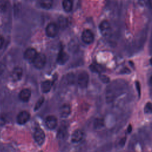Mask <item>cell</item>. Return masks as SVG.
Wrapping results in <instances>:
<instances>
[{
    "label": "cell",
    "mask_w": 152,
    "mask_h": 152,
    "mask_svg": "<svg viewBox=\"0 0 152 152\" xmlns=\"http://www.w3.org/2000/svg\"><path fill=\"white\" fill-rule=\"evenodd\" d=\"M126 84L124 80L113 81L107 88L105 93V99L107 103L113 102L116 98L124 93L126 89Z\"/></svg>",
    "instance_id": "cell-1"
},
{
    "label": "cell",
    "mask_w": 152,
    "mask_h": 152,
    "mask_svg": "<svg viewBox=\"0 0 152 152\" xmlns=\"http://www.w3.org/2000/svg\"><path fill=\"white\" fill-rule=\"evenodd\" d=\"M46 56L43 53H39L36 55L34 61H33L34 66L37 69H41L43 68L46 64Z\"/></svg>",
    "instance_id": "cell-2"
},
{
    "label": "cell",
    "mask_w": 152,
    "mask_h": 152,
    "mask_svg": "<svg viewBox=\"0 0 152 152\" xmlns=\"http://www.w3.org/2000/svg\"><path fill=\"white\" fill-rule=\"evenodd\" d=\"M89 80V77L86 72H81L78 77V84L81 88L87 87Z\"/></svg>",
    "instance_id": "cell-3"
},
{
    "label": "cell",
    "mask_w": 152,
    "mask_h": 152,
    "mask_svg": "<svg viewBox=\"0 0 152 152\" xmlns=\"http://www.w3.org/2000/svg\"><path fill=\"white\" fill-rule=\"evenodd\" d=\"M99 29L102 34L107 37L109 36L111 33V27L109 23L107 21H103L99 25Z\"/></svg>",
    "instance_id": "cell-4"
},
{
    "label": "cell",
    "mask_w": 152,
    "mask_h": 152,
    "mask_svg": "<svg viewBox=\"0 0 152 152\" xmlns=\"http://www.w3.org/2000/svg\"><path fill=\"white\" fill-rule=\"evenodd\" d=\"M82 40L87 44H90L94 41V36L93 32L88 29L84 30L81 35Z\"/></svg>",
    "instance_id": "cell-5"
},
{
    "label": "cell",
    "mask_w": 152,
    "mask_h": 152,
    "mask_svg": "<svg viewBox=\"0 0 152 152\" xmlns=\"http://www.w3.org/2000/svg\"><path fill=\"white\" fill-rule=\"evenodd\" d=\"M58 31V26L54 23H49L46 28V33L50 37H55Z\"/></svg>",
    "instance_id": "cell-6"
},
{
    "label": "cell",
    "mask_w": 152,
    "mask_h": 152,
    "mask_svg": "<svg viewBox=\"0 0 152 152\" xmlns=\"http://www.w3.org/2000/svg\"><path fill=\"white\" fill-rule=\"evenodd\" d=\"M37 55V53L36 49H34V48H29L26 50L24 54V57L25 59H26L28 62H33Z\"/></svg>",
    "instance_id": "cell-7"
},
{
    "label": "cell",
    "mask_w": 152,
    "mask_h": 152,
    "mask_svg": "<svg viewBox=\"0 0 152 152\" xmlns=\"http://www.w3.org/2000/svg\"><path fill=\"white\" fill-rule=\"evenodd\" d=\"M45 135L43 131L40 128H37L34 133V138L38 144L41 145L45 141Z\"/></svg>",
    "instance_id": "cell-8"
},
{
    "label": "cell",
    "mask_w": 152,
    "mask_h": 152,
    "mask_svg": "<svg viewBox=\"0 0 152 152\" xmlns=\"http://www.w3.org/2000/svg\"><path fill=\"white\" fill-rule=\"evenodd\" d=\"M30 118V114L28 112L26 111H21L20 112L17 117V122L18 124L20 125H23L26 124Z\"/></svg>",
    "instance_id": "cell-9"
},
{
    "label": "cell",
    "mask_w": 152,
    "mask_h": 152,
    "mask_svg": "<svg viewBox=\"0 0 152 152\" xmlns=\"http://www.w3.org/2000/svg\"><path fill=\"white\" fill-rule=\"evenodd\" d=\"M46 125L47 127L50 129H54L57 125V119L56 117L52 115L48 116L45 120Z\"/></svg>",
    "instance_id": "cell-10"
},
{
    "label": "cell",
    "mask_w": 152,
    "mask_h": 152,
    "mask_svg": "<svg viewBox=\"0 0 152 152\" xmlns=\"http://www.w3.org/2000/svg\"><path fill=\"white\" fill-rule=\"evenodd\" d=\"M22 75H23L22 69L19 66H17L14 68V69L12 70V74H11V77L14 81H16L21 79Z\"/></svg>",
    "instance_id": "cell-11"
},
{
    "label": "cell",
    "mask_w": 152,
    "mask_h": 152,
    "mask_svg": "<svg viewBox=\"0 0 152 152\" xmlns=\"http://www.w3.org/2000/svg\"><path fill=\"white\" fill-rule=\"evenodd\" d=\"M83 136L84 132L81 129H77L72 134L71 141L73 142H78L83 139Z\"/></svg>",
    "instance_id": "cell-12"
},
{
    "label": "cell",
    "mask_w": 152,
    "mask_h": 152,
    "mask_svg": "<svg viewBox=\"0 0 152 152\" xmlns=\"http://www.w3.org/2000/svg\"><path fill=\"white\" fill-rule=\"evenodd\" d=\"M30 96H31V91L28 88H24L22 90L19 94L20 99L24 102H26L28 101Z\"/></svg>",
    "instance_id": "cell-13"
},
{
    "label": "cell",
    "mask_w": 152,
    "mask_h": 152,
    "mask_svg": "<svg viewBox=\"0 0 152 152\" xmlns=\"http://www.w3.org/2000/svg\"><path fill=\"white\" fill-rule=\"evenodd\" d=\"M71 113L70 106L68 104H64L59 109V113L62 118L67 117Z\"/></svg>",
    "instance_id": "cell-14"
},
{
    "label": "cell",
    "mask_w": 152,
    "mask_h": 152,
    "mask_svg": "<svg viewBox=\"0 0 152 152\" xmlns=\"http://www.w3.org/2000/svg\"><path fill=\"white\" fill-rule=\"evenodd\" d=\"M69 56L68 55V54L62 50H61L58 55V58H57V62L58 64H64L68 59Z\"/></svg>",
    "instance_id": "cell-15"
},
{
    "label": "cell",
    "mask_w": 152,
    "mask_h": 152,
    "mask_svg": "<svg viewBox=\"0 0 152 152\" xmlns=\"http://www.w3.org/2000/svg\"><path fill=\"white\" fill-rule=\"evenodd\" d=\"M52 86V83L50 81L47 80L42 83L41 84V89L43 93L49 92Z\"/></svg>",
    "instance_id": "cell-16"
},
{
    "label": "cell",
    "mask_w": 152,
    "mask_h": 152,
    "mask_svg": "<svg viewBox=\"0 0 152 152\" xmlns=\"http://www.w3.org/2000/svg\"><path fill=\"white\" fill-rule=\"evenodd\" d=\"M62 7L66 12H69L72 10L73 7V2L72 0H63Z\"/></svg>",
    "instance_id": "cell-17"
},
{
    "label": "cell",
    "mask_w": 152,
    "mask_h": 152,
    "mask_svg": "<svg viewBox=\"0 0 152 152\" xmlns=\"http://www.w3.org/2000/svg\"><path fill=\"white\" fill-rule=\"evenodd\" d=\"M53 4V0H40V6L44 9H50Z\"/></svg>",
    "instance_id": "cell-18"
},
{
    "label": "cell",
    "mask_w": 152,
    "mask_h": 152,
    "mask_svg": "<svg viewBox=\"0 0 152 152\" xmlns=\"http://www.w3.org/2000/svg\"><path fill=\"white\" fill-rule=\"evenodd\" d=\"M90 68L92 71L96 72H103V71H104V68H103V66H102L100 65L96 64H93L91 65L90 66Z\"/></svg>",
    "instance_id": "cell-19"
},
{
    "label": "cell",
    "mask_w": 152,
    "mask_h": 152,
    "mask_svg": "<svg viewBox=\"0 0 152 152\" xmlns=\"http://www.w3.org/2000/svg\"><path fill=\"white\" fill-rule=\"evenodd\" d=\"M66 134V127L65 125H62L58 131V137L60 138L65 137Z\"/></svg>",
    "instance_id": "cell-20"
},
{
    "label": "cell",
    "mask_w": 152,
    "mask_h": 152,
    "mask_svg": "<svg viewBox=\"0 0 152 152\" xmlns=\"http://www.w3.org/2000/svg\"><path fill=\"white\" fill-rule=\"evenodd\" d=\"M58 26L64 29L67 26V20L65 17H61L58 19Z\"/></svg>",
    "instance_id": "cell-21"
},
{
    "label": "cell",
    "mask_w": 152,
    "mask_h": 152,
    "mask_svg": "<svg viewBox=\"0 0 152 152\" xmlns=\"http://www.w3.org/2000/svg\"><path fill=\"white\" fill-rule=\"evenodd\" d=\"M104 120L101 118H97L94 121V126L96 129H99L104 126Z\"/></svg>",
    "instance_id": "cell-22"
},
{
    "label": "cell",
    "mask_w": 152,
    "mask_h": 152,
    "mask_svg": "<svg viewBox=\"0 0 152 152\" xmlns=\"http://www.w3.org/2000/svg\"><path fill=\"white\" fill-rule=\"evenodd\" d=\"M144 113L147 114H150L152 113V103L150 102H148L144 106Z\"/></svg>",
    "instance_id": "cell-23"
},
{
    "label": "cell",
    "mask_w": 152,
    "mask_h": 152,
    "mask_svg": "<svg viewBox=\"0 0 152 152\" xmlns=\"http://www.w3.org/2000/svg\"><path fill=\"white\" fill-rule=\"evenodd\" d=\"M99 78H100L102 81H103L104 83H107L109 82V78L105 75H100Z\"/></svg>",
    "instance_id": "cell-24"
},
{
    "label": "cell",
    "mask_w": 152,
    "mask_h": 152,
    "mask_svg": "<svg viewBox=\"0 0 152 152\" xmlns=\"http://www.w3.org/2000/svg\"><path fill=\"white\" fill-rule=\"evenodd\" d=\"M43 101H44V99H43V97H42V98L40 99L37 101V102L36 103V104L34 110H37V109H38L41 106V105L42 104V103H43Z\"/></svg>",
    "instance_id": "cell-25"
},
{
    "label": "cell",
    "mask_w": 152,
    "mask_h": 152,
    "mask_svg": "<svg viewBox=\"0 0 152 152\" xmlns=\"http://www.w3.org/2000/svg\"><path fill=\"white\" fill-rule=\"evenodd\" d=\"M5 122V118L2 116H1L0 117V126H2L3 125H4Z\"/></svg>",
    "instance_id": "cell-26"
},
{
    "label": "cell",
    "mask_w": 152,
    "mask_h": 152,
    "mask_svg": "<svg viewBox=\"0 0 152 152\" xmlns=\"http://www.w3.org/2000/svg\"><path fill=\"white\" fill-rule=\"evenodd\" d=\"M4 37L1 35H0V49L2 47L3 44H4Z\"/></svg>",
    "instance_id": "cell-27"
},
{
    "label": "cell",
    "mask_w": 152,
    "mask_h": 152,
    "mask_svg": "<svg viewBox=\"0 0 152 152\" xmlns=\"http://www.w3.org/2000/svg\"><path fill=\"white\" fill-rule=\"evenodd\" d=\"M125 140H126V138H125V137H124V138H122V139L120 141V143H119V144H120L121 146L124 145V144H125Z\"/></svg>",
    "instance_id": "cell-28"
},
{
    "label": "cell",
    "mask_w": 152,
    "mask_h": 152,
    "mask_svg": "<svg viewBox=\"0 0 152 152\" xmlns=\"http://www.w3.org/2000/svg\"><path fill=\"white\" fill-rule=\"evenodd\" d=\"M4 66H3L2 65H0V74L3 72V71H4L3 68H4Z\"/></svg>",
    "instance_id": "cell-29"
},
{
    "label": "cell",
    "mask_w": 152,
    "mask_h": 152,
    "mask_svg": "<svg viewBox=\"0 0 152 152\" xmlns=\"http://www.w3.org/2000/svg\"><path fill=\"white\" fill-rule=\"evenodd\" d=\"M148 3L149 6L152 8V0H148Z\"/></svg>",
    "instance_id": "cell-30"
},
{
    "label": "cell",
    "mask_w": 152,
    "mask_h": 152,
    "mask_svg": "<svg viewBox=\"0 0 152 152\" xmlns=\"http://www.w3.org/2000/svg\"><path fill=\"white\" fill-rule=\"evenodd\" d=\"M150 64L152 65V58L150 59Z\"/></svg>",
    "instance_id": "cell-31"
},
{
    "label": "cell",
    "mask_w": 152,
    "mask_h": 152,
    "mask_svg": "<svg viewBox=\"0 0 152 152\" xmlns=\"http://www.w3.org/2000/svg\"><path fill=\"white\" fill-rule=\"evenodd\" d=\"M150 83H151V84L152 85V76H151V78H150Z\"/></svg>",
    "instance_id": "cell-32"
}]
</instances>
